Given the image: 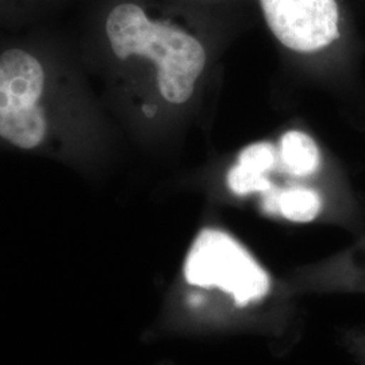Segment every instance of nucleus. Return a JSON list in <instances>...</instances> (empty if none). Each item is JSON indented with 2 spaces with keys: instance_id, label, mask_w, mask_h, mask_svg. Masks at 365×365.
<instances>
[{
  "instance_id": "8",
  "label": "nucleus",
  "mask_w": 365,
  "mask_h": 365,
  "mask_svg": "<svg viewBox=\"0 0 365 365\" xmlns=\"http://www.w3.org/2000/svg\"><path fill=\"white\" fill-rule=\"evenodd\" d=\"M267 209L279 212L287 221L309 223L319 217L324 210V197L310 187H291L274 192L265 200Z\"/></svg>"
},
{
  "instance_id": "1",
  "label": "nucleus",
  "mask_w": 365,
  "mask_h": 365,
  "mask_svg": "<svg viewBox=\"0 0 365 365\" xmlns=\"http://www.w3.org/2000/svg\"><path fill=\"white\" fill-rule=\"evenodd\" d=\"M87 73L75 30L57 21L0 29V150L101 170L108 133Z\"/></svg>"
},
{
  "instance_id": "2",
  "label": "nucleus",
  "mask_w": 365,
  "mask_h": 365,
  "mask_svg": "<svg viewBox=\"0 0 365 365\" xmlns=\"http://www.w3.org/2000/svg\"><path fill=\"white\" fill-rule=\"evenodd\" d=\"M75 29L87 72L105 78L115 107L140 131L153 133L185 106L207 66L197 33L155 0H80Z\"/></svg>"
},
{
  "instance_id": "3",
  "label": "nucleus",
  "mask_w": 365,
  "mask_h": 365,
  "mask_svg": "<svg viewBox=\"0 0 365 365\" xmlns=\"http://www.w3.org/2000/svg\"><path fill=\"white\" fill-rule=\"evenodd\" d=\"M262 19L276 42L306 57H352L356 30L346 0H257Z\"/></svg>"
},
{
  "instance_id": "6",
  "label": "nucleus",
  "mask_w": 365,
  "mask_h": 365,
  "mask_svg": "<svg viewBox=\"0 0 365 365\" xmlns=\"http://www.w3.org/2000/svg\"><path fill=\"white\" fill-rule=\"evenodd\" d=\"M80 0H0V29L22 30L57 21Z\"/></svg>"
},
{
  "instance_id": "5",
  "label": "nucleus",
  "mask_w": 365,
  "mask_h": 365,
  "mask_svg": "<svg viewBox=\"0 0 365 365\" xmlns=\"http://www.w3.org/2000/svg\"><path fill=\"white\" fill-rule=\"evenodd\" d=\"M277 152L271 143L259 141L245 146L227 172L229 190L237 196L271 192L274 185L268 173L274 170Z\"/></svg>"
},
{
  "instance_id": "4",
  "label": "nucleus",
  "mask_w": 365,
  "mask_h": 365,
  "mask_svg": "<svg viewBox=\"0 0 365 365\" xmlns=\"http://www.w3.org/2000/svg\"><path fill=\"white\" fill-rule=\"evenodd\" d=\"M182 274L192 287L230 295L238 307L259 303L271 291V276L238 240L217 227L202 229L187 252Z\"/></svg>"
},
{
  "instance_id": "9",
  "label": "nucleus",
  "mask_w": 365,
  "mask_h": 365,
  "mask_svg": "<svg viewBox=\"0 0 365 365\" xmlns=\"http://www.w3.org/2000/svg\"><path fill=\"white\" fill-rule=\"evenodd\" d=\"M237 3L240 0H164L163 4L170 13L184 16L191 26H200L222 19V14L233 10Z\"/></svg>"
},
{
  "instance_id": "7",
  "label": "nucleus",
  "mask_w": 365,
  "mask_h": 365,
  "mask_svg": "<svg viewBox=\"0 0 365 365\" xmlns=\"http://www.w3.org/2000/svg\"><path fill=\"white\" fill-rule=\"evenodd\" d=\"M277 156L284 170L295 178H312L324 167V155L309 133L291 129L282 134Z\"/></svg>"
}]
</instances>
